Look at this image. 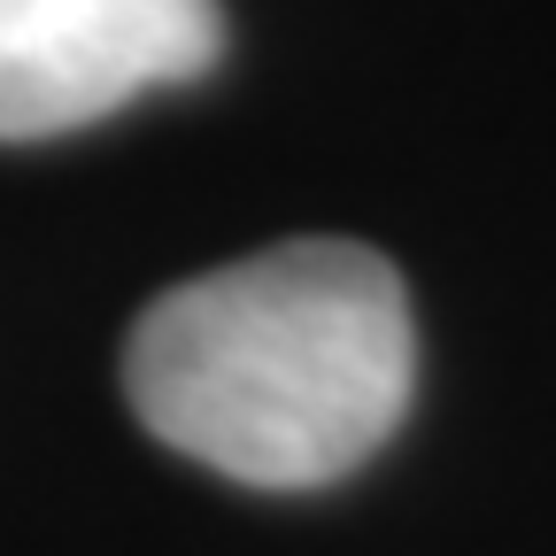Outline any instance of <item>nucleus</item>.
Masks as SVG:
<instances>
[{
    "label": "nucleus",
    "mask_w": 556,
    "mask_h": 556,
    "mask_svg": "<svg viewBox=\"0 0 556 556\" xmlns=\"http://www.w3.org/2000/svg\"><path fill=\"white\" fill-rule=\"evenodd\" d=\"M417 387L402 270L364 240H287L155 294L124 340L139 426L240 486L371 464Z\"/></svg>",
    "instance_id": "nucleus-1"
},
{
    "label": "nucleus",
    "mask_w": 556,
    "mask_h": 556,
    "mask_svg": "<svg viewBox=\"0 0 556 556\" xmlns=\"http://www.w3.org/2000/svg\"><path fill=\"white\" fill-rule=\"evenodd\" d=\"M217 0H0V139L86 131L139 93L208 78Z\"/></svg>",
    "instance_id": "nucleus-2"
}]
</instances>
